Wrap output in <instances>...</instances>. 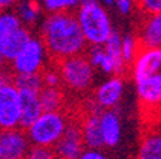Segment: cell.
Segmentation results:
<instances>
[{
    "instance_id": "23",
    "label": "cell",
    "mask_w": 161,
    "mask_h": 159,
    "mask_svg": "<svg viewBox=\"0 0 161 159\" xmlns=\"http://www.w3.org/2000/svg\"><path fill=\"white\" fill-rule=\"evenodd\" d=\"M26 158H30V159H52V158H55L53 148L42 146V145H30L29 151H27V153H26Z\"/></svg>"
},
{
    "instance_id": "7",
    "label": "cell",
    "mask_w": 161,
    "mask_h": 159,
    "mask_svg": "<svg viewBox=\"0 0 161 159\" xmlns=\"http://www.w3.org/2000/svg\"><path fill=\"white\" fill-rule=\"evenodd\" d=\"M19 89L9 83L0 89V130L19 128Z\"/></svg>"
},
{
    "instance_id": "22",
    "label": "cell",
    "mask_w": 161,
    "mask_h": 159,
    "mask_svg": "<svg viewBox=\"0 0 161 159\" xmlns=\"http://www.w3.org/2000/svg\"><path fill=\"white\" fill-rule=\"evenodd\" d=\"M42 9L47 13H58V12H70L78 7L79 0H42Z\"/></svg>"
},
{
    "instance_id": "6",
    "label": "cell",
    "mask_w": 161,
    "mask_h": 159,
    "mask_svg": "<svg viewBox=\"0 0 161 159\" xmlns=\"http://www.w3.org/2000/svg\"><path fill=\"white\" fill-rule=\"evenodd\" d=\"M46 49L40 37L30 36V39L22 46L17 55L12 60L13 75L19 73H39L45 67L46 62Z\"/></svg>"
},
{
    "instance_id": "14",
    "label": "cell",
    "mask_w": 161,
    "mask_h": 159,
    "mask_svg": "<svg viewBox=\"0 0 161 159\" xmlns=\"http://www.w3.org/2000/svg\"><path fill=\"white\" fill-rule=\"evenodd\" d=\"M79 126L85 148H97V149L104 148V140H102L99 125V112L89 110V113L82 119Z\"/></svg>"
},
{
    "instance_id": "27",
    "label": "cell",
    "mask_w": 161,
    "mask_h": 159,
    "mask_svg": "<svg viewBox=\"0 0 161 159\" xmlns=\"http://www.w3.org/2000/svg\"><path fill=\"white\" fill-rule=\"evenodd\" d=\"M112 4L121 14H130L135 6V0H114Z\"/></svg>"
},
{
    "instance_id": "29",
    "label": "cell",
    "mask_w": 161,
    "mask_h": 159,
    "mask_svg": "<svg viewBox=\"0 0 161 159\" xmlns=\"http://www.w3.org/2000/svg\"><path fill=\"white\" fill-rule=\"evenodd\" d=\"M9 83H13V73L3 67V69H0V89Z\"/></svg>"
},
{
    "instance_id": "9",
    "label": "cell",
    "mask_w": 161,
    "mask_h": 159,
    "mask_svg": "<svg viewBox=\"0 0 161 159\" xmlns=\"http://www.w3.org/2000/svg\"><path fill=\"white\" fill-rule=\"evenodd\" d=\"M85 145L82 140L80 126L76 122H69L66 129L60 135L58 142L53 146L55 158L62 159H78L84 151Z\"/></svg>"
},
{
    "instance_id": "26",
    "label": "cell",
    "mask_w": 161,
    "mask_h": 159,
    "mask_svg": "<svg viewBox=\"0 0 161 159\" xmlns=\"http://www.w3.org/2000/svg\"><path fill=\"white\" fill-rule=\"evenodd\" d=\"M104 55H105V50L102 47V45H91V49L88 52L86 59L89 60V63L94 67H98L102 57H104Z\"/></svg>"
},
{
    "instance_id": "20",
    "label": "cell",
    "mask_w": 161,
    "mask_h": 159,
    "mask_svg": "<svg viewBox=\"0 0 161 159\" xmlns=\"http://www.w3.org/2000/svg\"><path fill=\"white\" fill-rule=\"evenodd\" d=\"M138 49H140V45L134 34H125L121 37V56L127 63V66L131 65V62L134 60Z\"/></svg>"
},
{
    "instance_id": "12",
    "label": "cell",
    "mask_w": 161,
    "mask_h": 159,
    "mask_svg": "<svg viewBox=\"0 0 161 159\" xmlns=\"http://www.w3.org/2000/svg\"><path fill=\"white\" fill-rule=\"evenodd\" d=\"M19 105H20L19 128L26 129L27 126L42 113V106H40L37 92L19 89Z\"/></svg>"
},
{
    "instance_id": "19",
    "label": "cell",
    "mask_w": 161,
    "mask_h": 159,
    "mask_svg": "<svg viewBox=\"0 0 161 159\" xmlns=\"http://www.w3.org/2000/svg\"><path fill=\"white\" fill-rule=\"evenodd\" d=\"M13 85L17 89L39 92L42 89V86H43V82H42L40 72L39 73H19V75H13Z\"/></svg>"
},
{
    "instance_id": "2",
    "label": "cell",
    "mask_w": 161,
    "mask_h": 159,
    "mask_svg": "<svg viewBox=\"0 0 161 159\" xmlns=\"http://www.w3.org/2000/svg\"><path fill=\"white\" fill-rule=\"evenodd\" d=\"M131 65L140 103L148 112L158 110L161 102V49L140 47Z\"/></svg>"
},
{
    "instance_id": "25",
    "label": "cell",
    "mask_w": 161,
    "mask_h": 159,
    "mask_svg": "<svg viewBox=\"0 0 161 159\" xmlns=\"http://www.w3.org/2000/svg\"><path fill=\"white\" fill-rule=\"evenodd\" d=\"M145 14H161V0H135Z\"/></svg>"
},
{
    "instance_id": "28",
    "label": "cell",
    "mask_w": 161,
    "mask_h": 159,
    "mask_svg": "<svg viewBox=\"0 0 161 159\" xmlns=\"http://www.w3.org/2000/svg\"><path fill=\"white\" fill-rule=\"evenodd\" d=\"M79 158L80 159H104L105 153L101 149H97V148H84Z\"/></svg>"
},
{
    "instance_id": "10",
    "label": "cell",
    "mask_w": 161,
    "mask_h": 159,
    "mask_svg": "<svg viewBox=\"0 0 161 159\" xmlns=\"http://www.w3.org/2000/svg\"><path fill=\"white\" fill-rule=\"evenodd\" d=\"M124 95V80L119 75H112V77L105 80L97 89L95 103L101 109H112L122 99Z\"/></svg>"
},
{
    "instance_id": "11",
    "label": "cell",
    "mask_w": 161,
    "mask_h": 159,
    "mask_svg": "<svg viewBox=\"0 0 161 159\" xmlns=\"http://www.w3.org/2000/svg\"><path fill=\"white\" fill-rule=\"evenodd\" d=\"M99 125L104 146L115 148L121 142L122 136V126H121V118L117 110L102 109L99 112Z\"/></svg>"
},
{
    "instance_id": "1",
    "label": "cell",
    "mask_w": 161,
    "mask_h": 159,
    "mask_svg": "<svg viewBox=\"0 0 161 159\" xmlns=\"http://www.w3.org/2000/svg\"><path fill=\"white\" fill-rule=\"evenodd\" d=\"M40 40L47 56L53 60L79 55L85 50L86 42L75 14L70 12L49 13L40 23Z\"/></svg>"
},
{
    "instance_id": "30",
    "label": "cell",
    "mask_w": 161,
    "mask_h": 159,
    "mask_svg": "<svg viewBox=\"0 0 161 159\" xmlns=\"http://www.w3.org/2000/svg\"><path fill=\"white\" fill-rule=\"evenodd\" d=\"M19 0H0V10H9L16 6Z\"/></svg>"
},
{
    "instance_id": "8",
    "label": "cell",
    "mask_w": 161,
    "mask_h": 159,
    "mask_svg": "<svg viewBox=\"0 0 161 159\" xmlns=\"http://www.w3.org/2000/svg\"><path fill=\"white\" fill-rule=\"evenodd\" d=\"M30 142L22 128L0 130V159H23Z\"/></svg>"
},
{
    "instance_id": "31",
    "label": "cell",
    "mask_w": 161,
    "mask_h": 159,
    "mask_svg": "<svg viewBox=\"0 0 161 159\" xmlns=\"http://www.w3.org/2000/svg\"><path fill=\"white\" fill-rule=\"evenodd\" d=\"M95 2H99V0H79V4H78V6H84V4H91V3H95Z\"/></svg>"
},
{
    "instance_id": "13",
    "label": "cell",
    "mask_w": 161,
    "mask_h": 159,
    "mask_svg": "<svg viewBox=\"0 0 161 159\" xmlns=\"http://www.w3.org/2000/svg\"><path fill=\"white\" fill-rule=\"evenodd\" d=\"M30 36L32 33L29 27L20 26L13 32L7 33L6 36L0 37V55L4 59V62H12L17 52L22 49V46L30 39Z\"/></svg>"
},
{
    "instance_id": "4",
    "label": "cell",
    "mask_w": 161,
    "mask_h": 159,
    "mask_svg": "<svg viewBox=\"0 0 161 159\" xmlns=\"http://www.w3.org/2000/svg\"><path fill=\"white\" fill-rule=\"evenodd\" d=\"M66 115L60 110H42L39 116L27 126L25 132L30 145H42L53 148L60 135L66 129Z\"/></svg>"
},
{
    "instance_id": "16",
    "label": "cell",
    "mask_w": 161,
    "mask_h": 159,
    "mask_svg": "<svg viewBox=\"0 0 161 159\" xmlns=\"http://www.w3.org/2000/svg\"><path fill=\"white\" fill-rule=\"evenodd\" d=\"M14 13L23 26L33 27L42 17V4L37 0H19Z\"/></svg>"
},
{
    "instance_id": "32",
    "label": "cell",
    "mask_w": 161,
    "mask_h": 159,
    "mask_svg": "<svg viewBox=\"0 0 161 159\" xmlns=\"http://www.w3.org/2000/svg\"><path fill=\"white\" fill-rule=\"evenodd\" d=\"M104 4H107V6H112V3H114V0H101Z\"/></svg>"
},
{
    "instance_id": "24",
    "label": "cell",
    "mask_w": 161,
    "mask_h": 159,
    "mask_svg": "<svg viewBox=\"0 0 161 159\" xmlns=\"http://www.w3.org/2000/svg\"><path fill=\"white\" fill-rule=\"evenodd\" d=\"M40 76H42V82H43V86H50V87H59L60 85V76L59 72L55 69H42L40 72Z\"/></svg>"
},
{
    "instance_id": "15",
    "label": "cell",
    "mask_w": 161,
    "mask_h": 159,
    "mask_svg": "<svg viewBox=\"0 0 161 159\" xmlns=\"http://www.w3.org/2000/svg\"><path fill=\"white\" fill-rule=\"evenodd\" d=\"M137 40L140 47H161V14H147Z\"/></svg>"
},
{
    "instance_id": "34",
    "label": "cell",
    "mask_w": 161,
    "mask_h": 159,
    "mask_svg": "<svg viewBox=\"0 0 161 159\" xmlns=\"http://www.w3.org/2000/svg\"><path fill=\"white\" fill-rule=\"evenodd\" d=\"M37 2H42V0H37Z\"/></svg>"
},
{
    "instance_id": "5",
    "label": "cell",
    "mask_w": 161,
    "mask_h": 159,
    "mask_svg": "<svg viewBox=\"0 0 161 159\" xmlns=\"http://www.w3.org/2000/svg\"><path fill=\"white\" fill-rule=\"evenodd\" d=\"M58 72L65 86L75 92H85L94 82V66L82 53L59 60Z\"/></svg>"
},
{
    "instance_id": "33",
    "label": "cell",
    "mask_w": 161,
    "mask_h": 159,
    "mask_svg": "<svg viewBox=\"0 0 161 159\" xmlns=\"http://www.w3.org/2000/svg\"><path fill=\"white\" fill-rule=\"evenodd\" d=\"M4 63H6V62H4V59L2 57V55H0V69H3V67H4Z\"/></svg>"
},
{
    "instance_id": "21",
    "label": "cell",
    "mask_w": 161,
    "mask_h": 159,
    "mask_svg": "<svg viewBox=\"0 0 161 159\" xmlns=\"http://www.w3.org/2000/svg\"><path fill=\"white\" fill-rule=\"evenodd\" d=\"M23 26L20 23L19 17L12 10H0V37L6 36L7 33L13 32L14 29Z\"/></svg>"
},
{
    "instance_id": "17",
    "label": "cell",
    "mask_w": 161,
    "mask_h": 159,
    "mask_svg": "<svg viewBox=\"0 0 161 159\" xmlns=\"http://www.w3.org/2000/svg\"><path fill=\"white\" fill-rule=\"evenodd\" d=\"M137 158L140 159H160L161 158V136L158 130L147 132L140 143Z\"/></svg>"
},
{
    "instance_id": "3",
    "label": "cell",
    "mask_w": 161,
    "mask_h": 159,
    "mask_svg": "<svg viewBox=\"0 0 161 159\" xmlns=\"http://www.w3.org/2000/svg\"><path fill=\"white\" fill-rule=\"evenodd\" d=\"M76 22L86 45H102L112 32L111 19L99 2L76 7Z\"/></svg>"
},
{
    "instance_id": "18",
    "label": "cell",
    "mask_w": 161,
    "mask_h": 159,
    "mask_svg": "<svg viewBox=\"0 0 161 159\" xmlns=\"http://www.w3.org/2000/svg\"><path fill=\"white\" fill-rule=\"evenodd\" d=\"M37 96L42 110H60L64 106L65 96L59 87L42 86V89L37 92Z\"/></svg>"
}]
</instances>
